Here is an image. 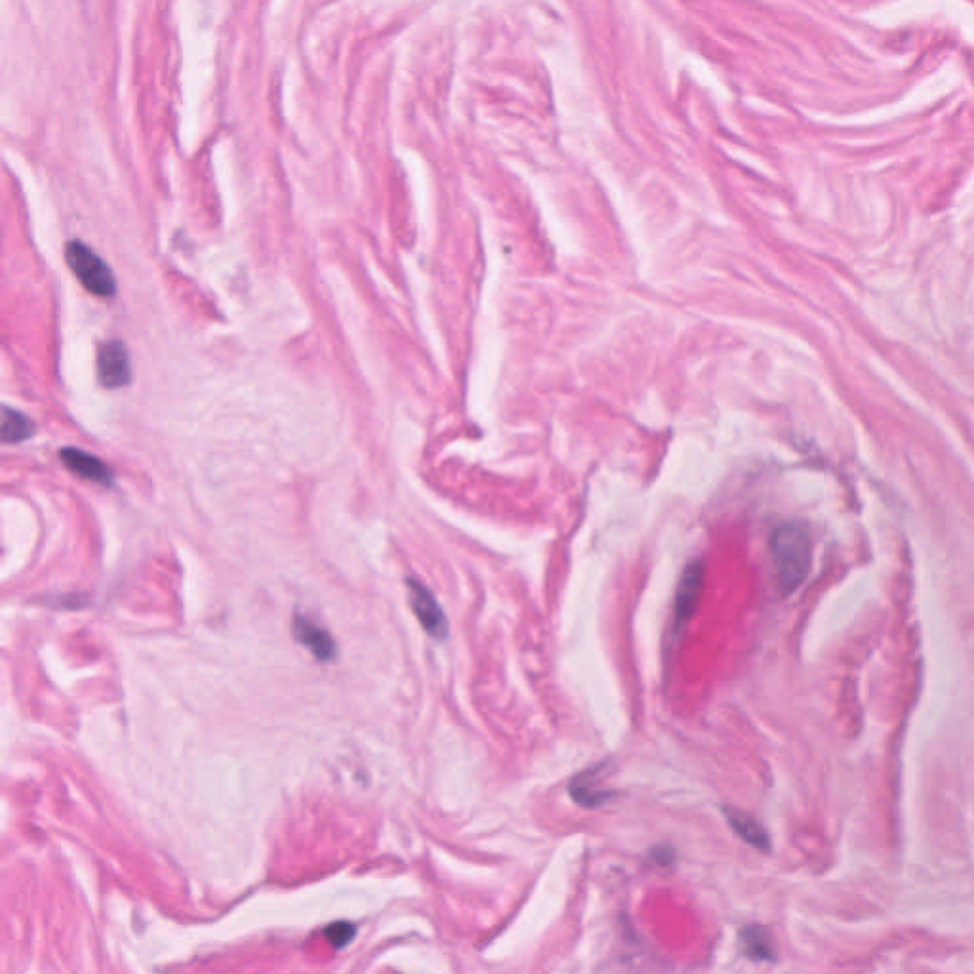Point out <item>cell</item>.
I'll return each instance as SVG.
<instances>
[{
    "mask_svg": "<svg viewBox=\"0 0 974 974\" xmlns=\"http://www.w3.org/2000/svg\"><path fill=\"white\" fill-rule=\"evenodd\" d=\"M702 583H704V564L701 560L691 562L683 569L676 600H674V628L680 632L687 621L693 617L699 598H701Z\"/></svg>",
    "mask_w": 974,
    "mask_h": 974,
    "instance_id": "5b68a950",
    "label": "cell"
},
{
    "mask_svg": "<svg viewBox=\"0 0 974 974\" xmlns=\"http://www.w3.org/2000/svg\"><path fill=\"white\" fill-rule=\"evenodd\" d=\"M779 590L788 596L803 585L813 560V541L807 526L786 522L777 527L769 541Z\"/></svg>",
    "mask_w": 974,
    "mask_h": 974,
    "instance_id": "6da1fadb",
    "label": "cell"
},
{
    "mask_svg": "<svg viewBox=\"0 0 974 974\" xmlns=\"http://www.w3.org/2000/svg\"><path fill=\"white\" fill-rule=\"evenodd\" d=\"M410 604L425 632L434 640H446L449 634L448 617L427 586L415 579L408 581Z\"/></svg>",
    "mask_w": 974,
    "mask_h": 974,
    "instance_id": "3957f363",
    "label": "cell"
},
{
    "mask_svg": "<svg viewBox=\"0 0 974 974\" xmlns=\"http://www.w3.org/2000/svg\"><path fill=\"white\" fill-rule=\"evenodd\" d=\"M65 259L78 282L98 297H113L117 293V278L111 267L90 246L80 240H71L65 248Z\"/></svg>",
    "mask_w": 974,
    "mask_h": 974,
    "instance_id": "7a4b0ae2",
    "label": "cell"
},
{
    "mask_svg": "<svg viewBox=\"0 0 974 974\" xmlns=\"http://www.w3.org/2000/svg\"><path fill=\"white\" fill-rule=\"evenodd\" d=\"M598 771H600V767L588 769L569 784V796L573 798L575 803L583 805L586 809L602 807L609 799L613 798L611 790H605L598 784V780H600Z\"/></svg>",
    "mask_w": 974,
    "mask_h": 974,
    "instance_id": "ba28073f",
    "label": "cell"
},
{
    "mask_svg": "<svg viewBox=\"0 0 974 974\" xmlns=\"http://www.w3.org/2000/svg\"><path fill=\"white\" fill-rule=\"evenodd\" d=\"M324 936L328 938V942L332 946L341 950V948L349 946L352 940H354V936H356V925L351 923V921H335V923L326 927Z\"/></svg>",
    "mask_w": 974,
    "mask_h": 974,
    "instance_id": "7c38bea8",
    "label": "cell"
},
{
    "mask_svg": "<svg viewBox=\"0 0 974 974\" xmlns=\"http://www.w3.org/2000/svg\"><path fill=\"white\" fill-rule=\"evenodd\" d=\"M723 815H725V819L729 822V826L748 845H752V847H756L760 851H769L771 849V839H769L767 830L752 815L742 813L739 809H731V807H725L723 809Z\"/></svg>",
    "mask_w": 974,
    "mask_h": 974,
    "instance_id": "9c48e42d",
    "label": "cell"
},
{
    "mask_svg": "<svg viewBox=\"0 0 974 974\" xmlns=\"http://www.w3.org/2000/svg\"><path fill=\"white\" fill-rule=\"evenodd\" d=\"M98 379L105 389H122L132 381L130 354L122 341H107L99 347Z\"/></svg>",
    "mask_w": 974,
    "mask_h": 974,
    "instance_id": "277c9868",
    "label": "cell"
},
{
    "mask_svg": "<svg viewBox=\"0 0 974 974\" xmlns=\"http://www.w3.org/2000/svg\"><path fill=\"white\" fill-rule=\"evenodd\" d=\"M741 942L744 954L752 961H775V948L771 942V935L767 933L765 927H758V925L744 927Z\"/></svg>",
    "mask_w": 974,
    "mask_h": 974,
    "instance_id": "8fae6325",
    "label": "cell"
},
{
    "mask_svg": "<svg viewBox=\"0 0 974 974\" xmlns=\"http://www.w3.org/2000/svg\"><path fill=\"white\" fill-rule=\"evenodd\" d=\"M2 442L20 444L35 434V423L20 410L4 406L2 408Z\"/></svg>",
    "mask_w": 974,
    "mask_h": 974,
    "instance_id": "30bf717a",
    "label": "cell"
},
{
    "mask_svg": "<svg viewBox=\"0 0 974 974\" xmlns=\"http://www.w3.org/2000/svg\"><path fill=\"white\" fill-rule=\"evenodd\" d=\"M59 459L73 474H77L84 480H90L101 486H113L115 482V472L111 467L84 449L63 448L59 451Z\"/></svg>",
    "mask_w": 974,
    "mask_h": 974,
    "instance_id": "8992f818",
    "label": "cell"
},
{
    "mask_svg": "<svg viewBox=\"0 0 974 974\" xmlns=\"http://www.w3.org/2000/svg\"><path fill=\"white\" fill-rule=\"evenodd\" d=\"M293 638L322 663H330L337 655V645L333 642L332 634L326 628L309 621L307 617L297 615L293 619Z\"/></svg>",
    "mask_w": 974,
    "mask_h": 974,
    "instance_id": "52a82bcc",
    "label": "cell"
}]
</instances>
